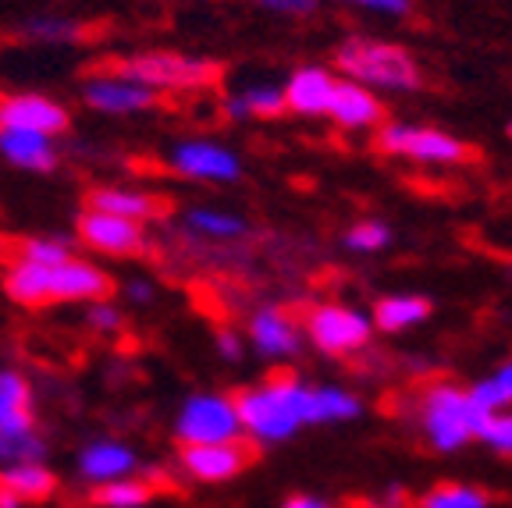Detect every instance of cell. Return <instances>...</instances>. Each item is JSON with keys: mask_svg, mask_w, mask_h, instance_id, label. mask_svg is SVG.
Returning a JSON list of instances; mask_svg holds the SVG:
<instances>
[{"mask_svg": "<svg viewBox=\"0 0 512 508\" xmlns=\"http://www.w3.org/2000/svg\"><path fill=\"white\" fill-rule=\"evenodd\" d=\"M0 288L22 310H50V306H86L96 299H111L118 281L100 263L82 260L75 253L61 263L8 260Z\"/></svg>", "mask_w": 512, "mask_h": 508, "instance_id": "1", "label": "cell"}, {"mask_svg": "<svg viewBox=\"0 0 512 508\" xmlns=\"http://www.w3.org/2000/svg\"><path fill=\"white\" fill-rule=\"evenodd\" d=\"M313 384H303L292 374H271L267 381L242 388L235 409L242 420V437L253 445H281L313 423Z\"/></svg>", "mask_w": 512, "mask_h": 508, "instance_id": "2", "label": "cell"}, {"mask_svg": "<svg viewBox=\"0 0 512 508\" xmlns=\"http://www.w3.org/2000/svg\"><path fill=\"white\" fill-rule=\"evenodd\" d=\"M335 64L345 79L360 82V86L395 89V93H413L420 89V68L413 54L395 43L367 40V36H349L335 50Z\"/></svg>", "mask_w": 512, "mask_h": 508, "instance_id": "3", "label": "cell"}, {"mask_svg": "<svg viewBox=\"0 0 512 508\" xmlns=\"http://www.w3.org/2000/svg\"><path fill=\"white\" fill-rule=\"evenodd\" d=\"M114 72L143 82L153 93H200L221 82V64L210 57L175 54V50H143V54L121 57L111 64Z\"/></svg>", "mask_w": 512, "mask_h": 508, "instance_id": "4", "label": "cell"}, {"mask_svg": "<svg viewBox=\"0 0 512 508\" xmlns=\"http://www.w3.org/2000/svg\"><path fill=\"white\" fill-rule=\"evenodd\" d=\"M484 416L488 413L473 405V398L456 384H434L420 405V423L438 452H456V448L470 445Z\"/></svg>", "mask_w": 512, "mask_h": 508, "instance_id": "5", "label": "cell"}, {"mask_svg": "<svg viewBox=\"0 0 512 508\" xmlns=\"http://www.w3.org/2000/svg\"><path fill=\"white\" fill-rule=\"evenodd\" d=\"M75 239L86 253L107 256V260H143V256H150L146 224L125 221V217L107 214V210L82 207V214L75 217Z\"/></svg>", "mask_w": 512, "mask_h": 508, "instance_id": "6", "label": "cell"}, {"mask_svg": "<svg viewBox=\"0 0 512 508\" xmlns=\"http://www.w3.org/2000/svg\"><path fill=\"white\" fill-rule=\"evenodd\" d=\"M175 437L182 445H214V441H232L242 437V420L232 395L200 391L182 402L175 416Z\"/></svg>", "mask_w": 512, "mask_h": 508, "instance_id": "7", "label": "cell"}, {"mask_svg": "<svg viewBox=\"0 0 512 508\" xmlns=\"http://www.w3.org/2000/svg\"><path fill=\"white\" fill-rule=\"evenodd\" d=\"M256 452H260V445H253L249 437L214 441V445H182L178 466L196 484H228V480L242 477L260 459Z\"/></svg>", "mask_w": 512, "mask_h": 508, "instance_id": "8", "label": "cell"}, {"mask_svg": "<svg viewBox=\"0 0 512 508\" xmlns=\"http://www.w3.org/2000/svg\"><path fill=\"white\" fill-rule=\"evenodd\" d=\"M82 104L96 114H107V118H132V114L160 107V93H153L143 82L128 79V75L114 72L111 64H107L100 72L86 75V82H82Z\"/></svg>", "mask_w": 512, "mask_h": 508, "instance_id": "9", "label": "cell"}, {"mask_svg": "<svg viewBox=\"0 0 512 508\" xmlns=\"http://www.w3.org/2000/svg\"><path fill=\"white\" fill-rule=\"evenodd\" d=\"M377 146L384 153L420 160V164H463L470 157L466 143H459L456 135L427 125H384L377 132Z\"/></svg>", "mask_w": 512, "mask_h": 508, "instance_id": "10", "label": "cell"}, {"mask_svg": "<svg viewBox=\"0 0 512 508\" xmlns=\"http://www.w3.org/2000/svg\"><path fill=\"white\" fill-rule=\"evenodd\" d=\"M370 317L349 310V306H313L306 313V334L324 356H352L370 345Z\"/></svg>", "mask_w": 512, "mask_h": 508, "instance_id": "11", "label": "cell"}, {"mask_svg": "<svg viewBox=\"0 0 512 508\" xmlns=\"http://www.w3.org/2000/svg\"><path fill=\"white\" fill-rule=\"evenodd\" d=\"M168 167L178 178L189 182H207V185H228L239 182L242 160L232 150H224L214 139H185L175 143L168 153Z\"/></svg>", "mask_w": 512, "mask_h": 508, "instance_id": "12", "label": "cell"}, {"mask_svg": "<svg viewBox=\"0 0 512 508\" xmlns=\"http://www.w3.org/2000/svg\"><path fill=\"white\" fill-rule=\"evenodd\" d=\"M68 125H72L68 107L43 93L0 96V128H22V132H40L57 139V135L68 132Z\"/></svg>", "mask_w": 512, "mask_h": 508, "instance_id": "13", "label": "cell"}, {"mask_svg": "<svg viewBox=\"0 0 512 508\" xmlns=\"http://www.w3.org/2000/svg\"><path fill=\"white\" fill-rule=\"evenodd\" d=\"M75 469H79V480L86 487H100V484H111V480L139 473V455H136V448L125 445V441L96 437V441L82 445L79 459H75Z\"/></svg>", "mask_w": 512, "mask_h": 508, "instance_id": "14", "label": "cell"}, {"mask_svg": "<svg viewBox=\"0 0 512 508\" xmlns=\"http://www.w3.org/2000/svg\"><path fill=\"white\" fill-rule=\"evenodd\" d=\"M86 207L107 210V214H118L136 224H153L160 217H168L171 203L157 192L132 189V185H93L86 192Z\"/></svg>", "mask_w": 512, "mask_h": 508, "instance_id": "15", "label": "cell"}, {"mask_svg": "<svg viewBox=\"0 0 512 508\" xmlns=\"http://www.w3.org/2000/svg\"><path fill=\"white\" fill-rule=\"evenodd\" d=\"M249 342L264 359H288L296 356L303 338H299L296 317H288L281 306H264L249 317Z\"/></svg>", "mask_w": 512, "mask_h": 508, "instance_id": "16", "label": "cell"}, {"mask_svg": "<svg viewBox=\"0 0 512 508\" xmlns=\"http://www.w3.org/2000/svg\"><path fill=\"white\" fill-rule=\"evenodd\" d=\"M164 491H171V480L153 469V473H132V477L111 480V484L89 487V508H146Z\"/></svg>", "mask_w": 512, "mask_h": 508, "instance_id": "17", "label": "cell"}, {"mask_svg": "<svg viewBox=\"0 0 512 508\" xmlns=\"http://www.w3.org/2000/svg\"><path fill=\"white\" fill-rule=\"evenodd\" d=\"M335 82H338L335 75H331L328 68H317V64H306V68L292 72V79L281 86V93H285V111L303 114V118L328 114Z\"/></svg>", "mask_w": 512, "mask_h": 508, "instance_id": "18", "label": "cell"}, {"mask_svg": "<svg viewBox=\"0 0 512 508\" xmlns=\"http://www.w3.org/2000/svg\"><path fill=\"white\" fill-rule=\"evenodd\" d=\"M0 157L32 175H50L61 164V153L50 135L22 132V128H0Z\"/></svg>", "mask_w": 512, "mask_h": 508, "instance_id": "19", "label": "cell"}, {"mask_svg": "<svg viewBox=\"0 0 512 508\" xmlns=\"http://www.w3.org/2000/svg\"><path fill=\"white\" fill-rule=\"evenodd\" d=\"M0 430L18 434V430H36V395L32 381L22 370H0Z\"/></svg>", "mask_w": 512, "mask_h": 508, "instance_id": "20", "label": "cell"}, {"mask_svg": "<svg viewBox=\"0 0 512 508\" xmlns=\"http://www.w3.org/2000/svg\"><path fill=\"white\" fill-rule=\"evenodd\" d=\"M0 487L15 494L22 505H47L61 491V480L47 462H15L0 466Z\"/></svg>", "mask_w": 512, "mask_h": 508, "instance_id": "21", "label": "cell"}, {"mask_svg": "<svg viewBox=\"0 0 512 508\" xmlns=\"http://www.w3.org/2000/svg\"><path fill=\"white\" fill-rule=\"evenodd\" d=\"M381 104H377V96L370 93L367 86L352 79H338L335 82V93H331V104H328V118H335L342 128H370L381 121Z\"/></svg>", "mask_w": 512, "mask_h": 508, "instance_id": "22", "label": "cell"}, {"mask_svg": "<svg viewBox=\"0 0 512 508\" xmlns=\"http://www.w3.org/2000/svg\"><path fill=\"white\" fill-rule=\"evenodd\" d=\"M224 114L235 121L281 118L285 114V93H281V86H271V82H253V86L239 89V93L224 96Z\"/></svg>", "mask_w": 512, "mask_h": 508, "instance_id": "23", "label": "cell"}, {"mask_svg": "<svg viewBox=\"0 0 512 508\" xmlns=\"http://www.w3.org/2000/svg\"><path fill=\"white\" fill-rule=\"evenodd\" d=\"M427 317H431V299H424V295H384V299H377L370 324H377L384 334H402L409 327L424 324Z\"/></svg>", "mask_w": 512, "mask_h": 508, "instance_id": "24", "label": "cell"}, {"mask_svg": "<svg viewBox=\"0 0 512 508\" xmlns=\"http://www.w3.org/2000/svg\"><path fill=\"white\" fill-rule=\"evenodd\" d=\"M182 228L196 239H210V242H235L246 235V221L235 214H224L214 207H189L182 214Z\"/></svg>", "mask_w": 512, "mask_h": 508, "instance_id": "25", "label": "cell"}, {"mask_svg": "<svg viewBox=\"0 0 512 508\" xmlns=\"http://www.w3.org/2000/svg\"><path fill=\"white\" fill-rule=\"evenodd\" d=\"M0 253L4 260H29V263H61L68 256H75V246L68 239H57V235H25L15 242H0Z\"/></svg>", "mask_w": 512, "mask_h": 508, "instance_id": "26", "label": "cell"}, {"mask_svg": "<svg viewBox=\"0 0 512 508\" xmlns=\"http://www.w3.org/2000/svg\"><path fill=\"white\" fill-rule=\"evenodd\" d=\"M363 413V405L356 395H349L345 388H335V384H320L313 391V420L317 423H345L356 420Z\"/></svg>", "mask_w": 512, "mask_h": 508, "instance_id": "27", "label": "cell"}, {"mask_svg": "<svg viewBox=\"0 0 512 508\" xmlns=\"http://www.w3.org/2000/svg\"><path fill=\"white\" fill-rule=\"evenodd\" d=\"M47 437L40 430H18L4 434L0 430V466H15V462H43L47 459Z\"/></svg>", "mask_w": 512, "mask_h": 508, "instance_id": "28", "label": "cell"}, {"mask_svg": "<svg viewBox=\"0 0 512 508\" xmlns=\"http://www.w3.org/2000/svg\"><path fill=\"white\" fill-rule=\"evenodd\" d=\"M25 40H36V43H50V47H61V43H75L82 40V25L72 22V18H61V15H36L22 25Z\"/></svg>", "mask_w": 512, "mask_h": 508, "instance_id": "29", "label": "cell"}, {"mask_svg": "<svg viewBox=\"0 0 512 508\" xmlns=\"http://www.w3.org/2000/svg\"><path fill=\"white\" fill-rule=\"evenodd\" d=\"M491 494L473 484H441L431 494H424L420 508H488Z\"/></svg>", "mask_w": 512, "mask_h": 508, "instance_id": "30", "label": "cell"}, {"mask_svg": "<svg viewBox=\"0 0 512 508\" xmlns=\"http://www.w3.org/2000/svg\"><path fill=\"white\" fill-rule=\"evenodd\" d=\"M86 327L93 334H100V338H118L125 331V313L111 299L86 302Z\"/></svg>", "mask_w": 512, "mask_h": 508, "instance_id": "31", "label": "cell"}, {"mask_svg": "<svg viewBox=\"0 0 512 508\" xmlns=\"http://www.w3.org/2000/svg\"><path fill=\"white\" fill-rule=\"evenodd\" d=\"M477 441H484L502 455H512V413L495 409V413L484 416L477 427Z\"/></svg>", "mask_w": 512, "mask_h": 508, "instance_id": "32", "label": "cell"}, {"mask_svg": "<svg viewBox=\"0 0 512 508\" xmlns=\"http://www.w3.org/2000/svg\"><path fill=\"white\" fill-rule=\"evenodd\" d=\"M388 242H392V231L381 221H363V224H356V228H349V235H345V246H349L352 253H377V249H384Z\"/></svg>", "mask_w": 512, "mask_h": 508, "instance_id": "33", "label": "cell"}, {"mask_svg": "<svg viewBox=\"0 0 512 508\" xmlns=\"http://www.w3.org/2000/svg\"><path fill=\"white\" fill-rule=\"evenodd\" d=\"M466 395L473 398V405H480V409H484V413H495V409H505V395H502V388H498L495 381H477L473 384L470 391H466Z\"/></svg>", "mask_w": 512, "mask_h": 508, "instance_id": "34", "label": "cell"}, {"mask_svg": "<svg viewBox=\"0 0 512 508\" xmlns=\"http://www.w3.org/2000/svg\"><path fill=\"white\" fill-rule=\"evenodd\" d=\"M256 4L281 18H306L317 11V0H256Z\"/></svg>", "mask_w": 512, "mask_h": 508, "instance_id": "35", "label": "cell"}, {"mask_svg": "<svg viewBox=\"0 0 512 508\" xmlns=\"http://www.w3.org/2000/svg\"><path fill=\"white\" fill-rule=\"evenodd\" d=\"M121 295H125V302H132V306H150V302L157 299V288H153L150 278H128V281H121Z\"/></svg>", "mask_w": 512, "mask_h": 508, "instance_id": "36", "label": "cell"}, {"mask_svg": "<svg viewBox=\"0 0 512 508\" xmlns=\"http://www.w3.org/2000/svg\"><path fill=\"white\" fill-rule=\"evenodd\" d=\"M214 345H217V356H221L224 363H239L242 352H246V349H242V338L235 331H228V327H221V331H217Z\"/></svg>", "mask_w": 512, "mask_h": 508, "instance_id": "37", "label": "cell"}, {"mask_svg": "<svg viewBox=\"0 0 512 508\" xmlns=\"http://www.w3.org/2000/svg\"><path fill=\"white\" fill-rule=\"evenodd\" d=\"M345 4H360V8H370L377 15H392V18L409 15V0H345Z\"/></svg>", "mask_w": 512, "mask_h": 508, "instance_id": "38", "label": "cell"}, {"mask_svg": "<svg viewBox=\"0 0 512 508\" xmlns=\"http://www.w3.org/2000/svg\"><path fill=\"white\" fill-rule=\"evenodd\" d=\"M281 508H335V505H328L324 498H313V494H292V498H285Z\"/></svg>", "mask_w": 512, "mask_h": 508, "instance_id": "39", "label": "cell"}, {"mask_svg": "<svg viewBox=\"0 0 512 508\" xmlns=\"http://www.w3.org/2000/svg\"><path fill=\"white\" fill-rule=\"evenodd\" d=\"M377 508H409V494L402 487H388L384 498L377 501Z\"/></svg>", "mask_w": 512, "mask_h": 508, "instance_id": "40", "label": "cell"}, {"mask_svg": "<svg viewBox=\"0 0 512 508\" xmlns=\"http://www.w3.org/2000/svg\"><path fill=\"white\" fill-rule=\"evenodd\" d=\"M491 381L498 384V388H502V395H505V402H512V359L509 363L502 366V370H498L495 377H491Z\"/></svg>", "mask_w": 512, "mask_h": 508, "instance_id": "41", "label": "cell"}, {"mask_svg": "<svg viewBox=\"0 0 512 508\" xmlns=\"http://www.w3.org/2000/svg\"><path fill=\"white\" fill-rule=\"evenodd\" d=\"M0 508H25V505L11 491H4V487H0Z\"/></svg>", "mask_w": 512, "mask_h": 508, "instance_id": "42", "label": "cell"}, {"mask_svg": "<svg viewBox=\"0 0 512 508\" xmlns=\"http://www.w3.org/2000/svg\"><path fill=\"white\" fill-rule=\"evenodd\" d=\"M509 139H512V121H509Z\"/></svg>", "mask_w": 512, "mask_h": 508, "instance_id": "43", "label": "cell"}, {"mask_svg": "<svg viewBox=\"0 0 512 508\" xmlns=\"http://www.w3.org/2000/svg\"><path fill=\"white\" fill-rule=\"evenodd\" d=\"M0 242H4V239H0Z\"/></svg>", "mask_w": 512, "mask_h": 508, "instance_id": "44", "label": "cell"}]
</instances>
